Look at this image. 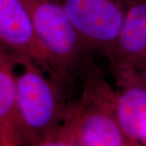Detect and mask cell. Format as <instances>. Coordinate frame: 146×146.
I'll list each match as a JSON object with an SVG mask.
<instances>
[{
  "label": "cell",
  "mask_w": 146,
  "mask_h": 146,
  "mask_svg": "<svg viewBox=\"0 0 146 146\" xmlns=\"http://www.w3.org/2000/svg\"><path fill=\"white\" fill-rule=\"evenodd\" d=\"M115 111L127 140L142 145L146 140V87L134 68L113 69Z\"/></svg>",
  "instance_id": "8992f818"
},
{
  "label": "cell",
  "mask_w": 146,
  "mask_h": 146,
  "mask_svg": "<svg viewBox=\"0 0 146 146\" xmlns=\"http://www.w3.org/2000/svg\"><path fill=\"white\" fill-rule=\"evenodd\" d=\"M146 57V0H127L123 25L109 60L113 69L134 68Z\"/></svg>",
  "instance_id": "52a82bcc"
},
{
  "label": "cell",
  "mask_w": 146,
  "mask_h": 146,
  "mask_svg": "<svg viewBox=\"0 0 146 146\" xmlns=\"http://www.w3.org/2000/svg\"><path fill=\"white\" fill-rule=\"evenodd\" d=\"M142 145L146 146V140H145V141H144V142L142 143Z\"/></svg>",
  "instance_id": "8fae6325"
},
{
  "label": "cell",
  "mask_w": 146,
  "mask_h": 146,
  "mask_svg": "<svg viewBox=\"0 0 146 146\" xmlns=\"http://www.w3.org/2000/svg\"><path fill=\"white\" fill-rule=\"evenodd\" d=\"M94 56L109 59L123 25L127 0H60Z\"/></svg>",
  "instance_id": "277c9868"
},
{
  "label": "cell",
  "mask_w": 146,
  "mask_h": 146,
  "mask_svg": "<svg viewBox=\"0 0 146 146\" xmlns=\"http://www.w3.org/2000/svg\"><path fill=\"white\" fill-rule=\"evenodd\" d=\"M76 123V108L56 130L33 146H77Z\"/></svg>",
  "instance_id": "9c48e42d"
},
{
  "label": "cell",
  "mask_w": 146,
  "mask_h": 146,
  "mask_svg": "<svg viewBox=\"0 0 146 146\" xmlns=\"http://www.w3.org/2000/svg\"><path fill=\"white\" fill-rule=\"evenodd\" d=\"M77 146H142L131 143L115 111V89L97 67L84 79L76 107Z\"/></svg>",
  "instance_id": "3957f363"
},
{
  "label": "cell",
  "mask_w": 146,
  "mask_h": 146,
  "mask_svg": "<svg viewBox=\"0 0 146 146\" xmlns=\"http://www.w3.org/2000/svg\"><path fill=\"white\" fill-rule=\"evenodd\" d=\"M17 65L16 113L21 146H33L64 123L76 108L75 86L25 59ZM80 96V95H79Z\"/></svg>",
  "instance_id": "6da1fadb"
},
{
  "label": "cell",
  "mask_w": 146,
  "mask_h": 146,
  "mask_svg": "<svg viewBox=\"0 0 146 146\" xmlns=\"http://www.w3.org/2000/svg\"><path fill=\"white\" fill-rule=\"evenodd\" d=\"M139 77L141 78V81L146 87V57H145L141 62L136 64L134 67Z\"/></svg>",
  "instance_id": "30bf717a"
},
{
  "label": "cell",
  "mask_w": 146,
  "mask_h": 146,
  "mask_svg": "<svg viewBox=\"0 0 146 146\" xmlns=\"http://www.w3.org/2000/svg\"><path fill=\"white\" fill-rule=\"evenodd\" d=\"M17 62L0 48V146H21L16 113Z\"/></svg>",
  "instance_id": "ba28073f"
},
{
  "label": "cell",
  "mask_w": 146,
  "mask_h": 146,
  "mask_svg": "<svg viewBox=\"0 0 146 146\" xmlns=\"http://www.w3.org/2000/svg\"><path fill=\"white\" fill-rule=\"evenodd\" d=\"M50 73L76 86L96 67L60 0H21Z\"/></svg>",
  "instance_id": "7a4b0ae2"
},
{
  "label": "cell",
  "mask_w": 146,
  "mask_h": 146,
  "mask_svg": "<svg viewBox=\"0 0 146 146\" xmlns=\"http://www.w3.org/2000/svg\"><path fill=\"white\" fill-rule=\"evenodd\" d=\"M0 48L10 54L17 63L29 59L51 74L21 0H0Z\"/></svg>",
  "instance_id": "5b68a950"
}]
</instances>
